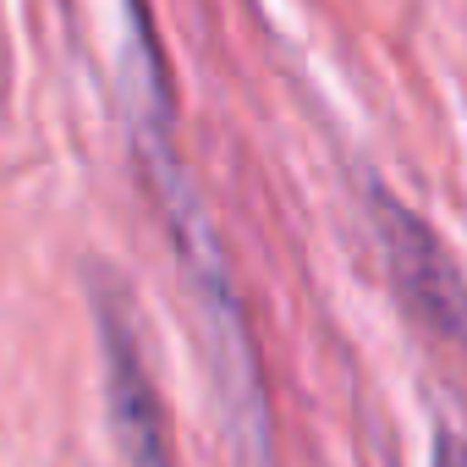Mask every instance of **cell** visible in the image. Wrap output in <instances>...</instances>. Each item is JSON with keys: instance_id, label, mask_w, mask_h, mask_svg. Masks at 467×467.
<instances>
[{"instance_id": "1", "label": "cell", "mask_w": 467, "mask_h": 467, "mask_svg": "<svg viewBox=\"0 0 467 467\" xmlns=\"http://www.w3.org/2000/svg\"><path fill=\"white\" fill-rule=\"evenodd\" d=\"M368 214H374V237H379V254H385V270H390V286H396L401 308L429 336L467 352V275L456 270L445 243L429 231L423 214H412L390 192H374Z\"/></svg>"}, {"instance_id": "2", "label": "cell", "mask_w": 467, "mask_h": 467, "mask_svg": "<svg viewBox=\"0 0 467 467\" xmlns=\"http://www.w3.org/2000/svg\"><path fill=\"white\" fill-rule=\"evenodd\" d=\"M94 308H99V341H105L110 423H116V440H121L127 467H176L171 429H165V407H160V390L149 379V363H143V347H138V330H132L127 303L110 286H99V303Z\"/></svg>"}, {"instance_id": "3", "label": "cell", "mask_w": 467, "mask_h": 467, "mask_svg": "<svg viewBox=\"0 0 467 467\" xmlns=\"http://www.w3.org/2000/svg\"><path fill=\"white\" fill-rule=\"evenodd\" d=\"M434 467H467V440L462 434H440L434 440Z\"/></svg>"}]
</instances>
